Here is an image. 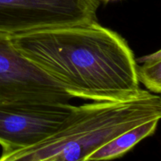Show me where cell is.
Returning <instances> with one entry per match:
<instances>
[{"instance_id":"obj_2","label":"cell","mask_w":161,"mask_h":161,"mask_svg":"<svg viewBox=\"0 0 161 161\" xmlns=\"http://www.w3.org/2000/svg\"><path fill=\"white\" fill-rule=\"evenodd\" d=\"M161 117L159 94L141 90L131 98L75 106L64 124L36 144L3 153L0 161H88L126 130Z\"/></svg>"},{"instance_id":"obj_6","label":"cell","mask_w":161,"mask_h":161,"mask_svg":"<svg viewBox=\"0 0 161 161\" xmlns=\"http://www.w3.org/2000/svg\"><path fill=\"white\" fill-rule=\"evenodd\" d=\"M137 77L151 92L159 94L161 91V51L157 50L153 53L136 59Z\"/></svg>"},{"instance_id":"obj_4","label":"cell","mask_w":161,"mask_h":161,"mask_svg":"<svg viewBox=\"0 0 161 161\" xmlns=\"http://www.w3.org/2000/svg\"><path fill=\"white\" fill-rule=\"evenodd\" d=\"M75 105L9 104L0 105V146L3 153L36 144L61 127Z\"/></svg>"},{"instance_id":"obj_5","label":"cell","mask_w":161,"mask_h":161,"mask_svg":"<svg viewBox=\"0 0 161 161\" xmlns=\"http://www.w3.org/2000/svg\"><path fill=\"white\" fill-rule=\"evenodd\" d=\"M160 118H155L126 130L93 153L88 161H108L124 157L138 143L155 133Z\"/></svg>"},{"instance_id":"obj_1","label":"cell","mask_w":161,"mask_h":161,"mask_svg":"<svg viewBox=\"0 0 161 161\" xmlns=\"http://www.w3.org/2000/svg\"><path fill=\"white\" fill-rule=\"evenodd\" d=\"M16 49L72 97L122 101L139 94L137 62L127 41L96 20L10 36Z\"/></svg>"},{"instance_id":"obj_7","label":"cell","mask_w":161,"mask_h":161,"mask_svg":"<svg viewBox=\"0 0 161 161\" xmlns=\"http://www.w3.org/2000/svg\"><path fill=\"white\" fill-rule=\"evenodd\" d=\"M102 2H103L105 4H107V3H110V2H114V1H119V0H101Z\"/></svg>"},{"instance_id":"obj_3","label":"cell","mask_w":161,"mask_h":161,"mask_svg":"<svg viewBox=\"0 0 161 161\" xmlns=\"http://www.w3.org/2000/svg\"><path fill=\"white\" fill-rule=\"evenodd\" d=\"M64 86L24 57L10 36L0 32V105L9 104H69Z\"/></svg>"}]
</instances>
